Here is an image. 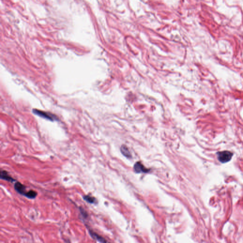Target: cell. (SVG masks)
I'll list each match as a JSON object with an SVG mask.
<instances>
[{
    "label": "cell",
    "mask_w": 243,
    "mask_h": 243,
    "mask_svg": "<svg viewBox=\"0 0 243 243\" xmlns=\"http://www.w3.org/2000/svg\"><path fill=\"white\" fill-rule=\"evenodd\" d=\"M37 196V193L36 191L32 190H30L29 191H27L24 196L27 197V198L34 199Z\"/></svg>",
    "instance_id": "obj_8"
},
{
    "label": "cell",
    "mask_w": 243,
    "mask_h": 243,
    "mask_svg": "<svg viewBox=\"0 0 243 243\" xmlns=\"http://www.w3.org/2000/svg\"><path fill=\"white\" fill-rule=\"evenodd\" d=\"M0 178L1 180H6L10 182H13L16 181L15 179L12 177L11 176L9 175L7 172L5 171H1Z\"/></svg>",
    "instance_id": "obj_5"
},
{
    "label": "cell",
    "mask_w": 243,
    "mask_h": 243,
    "mask_svg": "<svg viewBox=\"0 0 243 243\" xmlns=\"http://www.w3.org/2000/svg\"><path fill=\"white\" fill-rule=\"evenodd\" d=\"M83 199L90 204H94L97 201L96 198L89 195H86V196H84Z\"/></svg>",
    "instance_id": "obj_9"
},
{
    "label": "cell",
    "mask_w": 243,
    "mask_h": 243,
    "mask_svg": "<svg viewBox=\"0 0 243 243\" xmlns=\"http://www.w3.org/2000/svg\"><path fill=\"white\" fill-rule=\"evenodd\" d=\"M133 169L134 172L137 173H147L150 172V169L146 168L140 162H136L134 164Z\"/></svg>",
    "instance_id": "obj_3"
},
{
    "label": "cell",
    "mask_w": 243,
    "mask_h": 243,
    "mask_svg": "<svg viewBox=\"0 0 243 243\" xmlns=\"http://www.w3.org/2000/svg\"><path fill=\"white\" fill-rule=\"evenodd\" d=\"M80 211L83 217L85 218H87L88 217V214H87V212L83 208H80Z\"/></svg>",
    "instance_id": "obj_10"
},
{
    "label": "cell",
    "mask_w": 243,
    "mask_h": 243,
    "mask_svg": "<svg viewBox=\"0 0 243 243\" xmlns=\"http://www.w3.org/2000/svg\"><path fill=\"white\" fill-rule=\"evenodd\" d=\"M14 189L17 193L23 196H25V194L27 192H27L26 191V187L19 182H17L15 183Z\"/></svg>",
    "instance_id": "obj_4"
},
{
    "label": "cell",
    "mask_w": 243,
    "mask_h": 243,
    "mask_svg": "<svg viewBox=\"0 0 243 243\" xmlns=\"http://www.w3.org/2000/svg\"><path fill=\"white\" fill-rule=\"evenodd\" d=\"M33 112L37 116L46 119L50 121H54L58 120V117L54 114L47 112L43 111L37 109H33Z\"/></svg>",
    "instance_id": "obj_1"
},
{
    "label": "cell",
    "mask_w": 243,
    "mask_h": 243,
    "mask_svg": "<svg viewBox=\"0 0 243 243\" xmlns=\"http://www.w3.org/2000/svg\"><path fill=\"white\" fill-rule=\"evenodd\" d=\"M88 231H89V233L90 235L91 236V237L94 239L97 240L100 242H103V243L107 242V241L105 240L104 238L99 236L96 233L91 230L89 229Z\"/></svg>",
    "instance_id": "obj_6"
},
{
    "label": "cell",
    "mask_w": 243,
    "mask_h": 243,
    "mask_svg": "<svg viewBox=\"0 0 243 243\" xmlns=\"http://www.w3.org/2000/svg\"><path fill=\"white\" fill-rule=\"evenodd\" d=\"M121 151L122 154L126 157L130 158L131 157V154L127 147L125 145H123L121 147Z\"/></svg>",
    "instance_id": "obj_7"
},
{
    "label": "cell",
    "mask_w": 243,
    "mask_h": 243,
    "mask_svg": "<svg viewBox=\"0 0 243 243\" xmlns=\"http://www.w3.org/2000/svg\"><path fill=\"white\" fill-rule=\"evenodd\" d=\"M233 153L229 151H219L217 153V156L218 161L221 163H225L229 162L232 158Z\"/></svg>",
    "instance_id": "obj_2"
}]
</instances>
